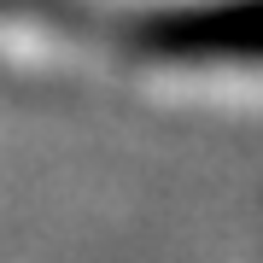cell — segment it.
<instances>
[{
	"label": "cell",
	"instance_id": "cell-1",
	"mask_svg": "<svg viewBox=\"0 0 263 263\" xmlns=\"http://www.w3.org/2000/svg\"><path fill=\"white\" fill-rule=\"evenodd\" d=\"M164 47L193 53V59H211V53H263V0L181 18L176 29H164Z\"/></svg>",
	"mask_w": 263,
	"mask_h": 263
}]
</instances>
